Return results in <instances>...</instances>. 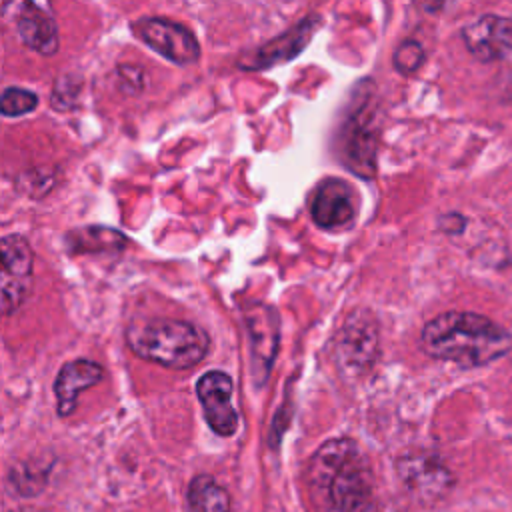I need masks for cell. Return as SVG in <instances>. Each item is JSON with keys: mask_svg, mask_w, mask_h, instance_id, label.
Masks as SVG:
<instances>
[{"mask_svg": "<svg viewBox=\"0 0 512 512\" xmlns=\"http://www.w3.org/2000/svg\"><path fill=\"white\" fill-rule=\"evenodd\" d=\"M306 486L316 512H376L368 464L350 438H332L314 452Z\"/></svg>", "mask_w": 512, "mask_h": 512, "instance_id": "1", "label": "cell"}, {"mask_svg": "<svg viewBox=\"0 0 512 512\" xmlns=\"http://www.w3.org/2000/svg\"><path fill=\"white\" fill-rule=\"evenodd\" d=\"M420 346L436 360L480 368L512 350V332L482 314L450 310L424 324Z\"/></svg>", "mask_w": 512, "mask_h": 512, "instance_id": "2", "label": "cell"}, {"mask_svg": "<svg viewBox=\"0 0 512 512\" xmlns=\"http://www.w3.org/2000/svg\"><path fill=\"white\" fill-rule=\"evenodd\" d=\"M126 342L138 358L174 370L200 364L210 348V338L198 324L172 318L134 320L126 328Z\"/></svg>", "mask_w": 512, "mask_h": 512, "instance_id": "3", "label": "cell"}, {"mask_svg": "<svg viewBox=\"0 0 512 512\" xmlns=\"http://www.w3.org/2000/svg\"><path fill=\"white\" fill-rule=\"evenodd\" d=\"M378 148V104L376 88L364 78L352 94L340 132V154L348 170L360 178H372L376 172Z\"/></svg>", "mask_w": 512, "mask_h": 512, "instance_id": "4", "label": "cell"}, {"mask_svg": "<svg viewBox=\"0 0 512 512\" xmlns=\"http://www.w3.org/2000/svg\"><path fill=\"white\" fill-rule=\"evenodd\" d=\"M34 254L18 234H6L0 242V304L8 316L22 306L32 288Z\"/></svg>", "mask_w": 512, "mask_h": 512, "instance_id": "5", "label": "cell"}, {"mask_svg": "<svg viewBox=\"0 0 512 512\" xmlns=\"http://www.w3.org/2000/svg\"><path fill=\"white\" fill-rule=\"evenodd\" d=\"M136 36L166 60L188 66L200 58L196 36L182 24L162 16H148L134 22Z\"/></svg>", "mask_w": 512, "mask_h": 512, "instance_id": "6", "label": "cell"}, {"mask_svg": "<svg viewBox=\"0 0 512 512\" xmlns=\"http://www.w3.org/2000/svg\"><path fill=\"white\" fill-rule=\"evenodd\" d=\"M462 42L480 62H512V18L482 14L462 28Z\"/></svg>", "mask_w": 512, "mask_h": 512, "instance_id": "7", "label": "cell"}, {"mask_svg": "<svg viewBox=\"0 0 512 512\" xmlns=\"http://www.w3.org/2000/svg\"><path fill=\"white\" fill-rule=\"evenodd\" d=\"M196 394L208 426L220 436H232L238 430V412L232 404V378L220 370H210L198 378Z\"/></svg>", "mask_w": 512, "mask_h": 512, "instance_id": "8", "label": "cell"}, {"mask_svg": "<svg viewBox=\"0 0 512 512\" xmlns=\"http://www.w3.org/2000/svg\"><path fill=\"white\" fill-rule=\"evenodd\" d=\"M310 216L324 230L344 228L356 218L354 188L340 178H324L310 200Z\"/></svg>", "mask_w": 512, "mask_h": 512, "instance_id": "9", "label": "cell"}, {"mask_svg": "<svg viewBox=\"0 0 512 512\" xmlns=\"http://www.w3.org/2000/svg\"><path fill=\"white\" fill-rule=\"evenodd\" d=\"M250 334L252 370L258 384H264L278 348V316L276 310L264 304H254L244 312Z\"/></svg>", "mask_w": 512, "mask_h": 512, "instance_id": "10", "label": "cell"}, {"mask_svg": "<svg viewBox=\"0 0 512 512\" xmlns=\"http://www.w3.org/2000/svg\"><path fill=\"white\" fill-rule=\"evenodd\" d=\"M14 24L22 42L38 54L50 56L58 50L60 36L50 4L18 2L14 4Z\"/></svg>", "mask_w": 512, "mask_h": 512, "instance_id": "11", "label": "cell"}, {"mask_svg": "<svg viewBox=\"0 0 512 512\" xmlns=\"http://www.w3.org/2000/svg\"><path fill=\"white\" fill-rule=\"evenodd\" d=\"M320 24H322V18L318 14L306 16L304 20L294 24L290 30H286L280 36L262 44L252 54L250 60L242 62V68L260 70V68H270V66H276V64L296 58L308 46V42L312 40V36Z\"/></svg>", "mask_w": 512, "mask_h": 512, "instance_id": "12", "label": "cell"}, {"mask_svg": "<svg viewBox=\"0 0 512 512\" xmlns=\"http://www.w3.org/2000/svg\"><path fill=\"white\" fill-rule=\"evenodd\" d=\"M376 350H378L376 318L366 310L354 312L346 320L340 332L338 352L342 362L352 370H366L376 358Z\"/></svg>", "mask_w": 512, "mask_h": 512, "instance_id": "13", "label": "cell"}, {"mask_svg": "<svg viewBox=\"0 0 512 512\" xmlns=\"http://www.w3.org/2000/svg\"><path fill=\"white\" fill-rule=\"evenodd\" d=\"M104 376V370L98 362L78 358L66 362L56 380H54V394H56V410L60 416H70L76 408L78 394L96 386Z\"/></svg>", "mask_w": 512, "mask_h": 512, "instance_id": "14", "label": "cell"}, {"mask_svg": "<svg viewBox=\"0 0 512 512\" xmlns=\"http://www.w3.org/2000/svg\"><path fill=\"white\" fill-rule=\"evenodd\" d=\"M398 474L404 484L420 498H438L450 484V472L432 456H406L398 462Z\"/></svg>", "mask_w": 512, "mask_h": 512, "instance_id": "15", "label": "cell"}, {"mask_svg": "<svg viewBox=\"0 0 512 512\" xmlns=\"http://www.w3.org/2000/svg\"><path fill=\"white\" fill-rule=\"evenodd\" d=\"M190 512H230L228 492L206 474L196 476L188 488Z\"/></svg>", "mask_w": 512, "mask_h": 512, "instance_id": "16", "label": "cell"}, {"mask_svg": "<svg viewBox=\"0 0 512 512\" xmlns=\"http://www.w3.org/2000/svg\"><path fill=\"white\" fill-rule=\"evenodd\" d=\"M38 106V96L26 88L10 86L2 92V114L4 116H22L32 112Z\"/></svg>", "mask_w": 512, "mask_h": 512, "instance_id": "17", "label": "cell"}, {"mask_svg": "<svg viewBox=\"0 0 512 512\" xmlns=\"http://www.w3.org/2000/svg\"><path fill=\"white\" fill-rule=\"evenodd\" d=\"M424 62V48L416 40L402 42L394 52V66L402 74H412Z\"/></svg>", "mask_w": 512, "mask_h": 512, "instance_id": "18", "label": "cell"}]
</instances>
